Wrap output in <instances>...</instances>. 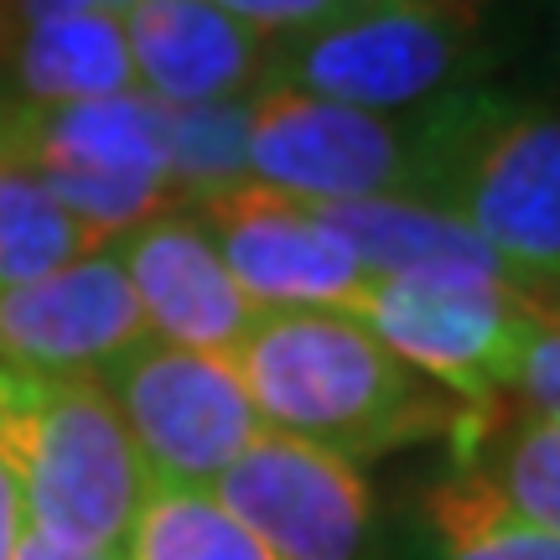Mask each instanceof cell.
Masks as SVG:
<instances>
[{"mask_svg":"<svg viewBox=\"0 0 560 560\" xmlns=\"http://www.w3.org/2000/svg\"><path fill=\"white\" fill-rule=\"evenodd\" d=\"M83 255H94V234L62 213L37 172L0 161V291L32 285Z\"/></svg>","mask_w":560,"mask_h":560,"instance_id":"cell-18","label":"cell"},{"mask_svg":"<svg viewBox=\"0 0 560 560\" xmlns=\"http://www.w3.org/2000/svg\"><path fill=\"white\" fill-rule=\"evenodd\" d=\"M208 5H219L223 16L249 26L255 37H296V32H312L327 16H338L332 0H208Z\"/></svg>","mask_w":560,"mask_h":560,"instance_id":"cell-23","label":"cell"},{"mask_svg":"<svg viewBox=\"0 0 560 560\" xmlns=\"http://www.w3.org/2000/svg\"><path fill=\"white\" fill-rule=\"evenodd\" d=\"M0 161L16 166H104V172H161L166 177V104L151 94L26 109L5 130Z\"/></svg>","mask_w":560,"mask_h":560,"instance_id":"cell-14","label":"cell"},{"mask_svg":"<svg viewBox=\"0 0 560 560\" xmlns=\"http://www.w3.org/2000/svg\"><path fill=\"white\" fill-rule=\"evenodd\" d=\"M249 177L312 208L363 198L420 202L416 130L410 120H384L270 79L249 100Z\"/></svg>","mask_w":560,"mask_h":560,"instance_id":"cell-7","label":"cell"},{"mask_svg":"<svg viewBox=\"0 0 560 560\" xmlns=\"http://www.w3.org/2000/svg\"><path fill=\"white\" fill-rule=\"evenodd\" d=\"M140 338H151L140 301L120 260L104 249L32 285L0 291V363L79 374V369H104Z\"/></svg>","mask_w":560,"mask_h":560,"instance_id":"cell-11","label":"cell"},{"mask_svg":"<svg viewBox=\"0 0 560 560\" xmlns=\"http://www.w3.org/2000/svg\"><path fill=\"white\" fill-rule=\"evenodd\" d=\"M26 535V514H21V493L11 472L0 467V560H16V545Z\"/></svg>","mask_w":560,"mask_h":560,"instance_id":"cell-24","label":"cell"},{"mask_svg":"<svg viewBox=\"0 0 560 560\" xmlns=\"http://www.w3.org/2000/svg\"><path fill=\"white\" fill-rule=\"evenodd\" d=\"M457 467H478L520 520L560 535V420L503 416L482 446Z\"/></svg>","mask_w":560,"mask_h":560,"instance_id":"cell-20","label":"cell"},{"mask_svg":"<svg viewBox=\"0 0 560 560\" xmlns=\"http://www.w3.org/2000/svg\"><path fill=\"white\" fill-rule=\"evenodd\" d=\"M265 425L374 462L416 441L452 436L462 400L400 363L348 312H265L229 353Z\"/></svg>","mask_w":560,"mask_h":560,"instance_id":"cell-1","label":"cell"},{"mask_svg":"<svg viewBox=\"0 0 560 560\" xmlns=\"http://www.w3.org/2000/svg\"><path fill=\"white\" fill-rule=\"evenodd\" d=\"M208 493L276 560H363L374 540V488L359 462L276 425H265Z\"/></svg>","mask_w":560,"mask_h":560,"instance_id":"cell-8","label":"cell"},{"mask_svg":"<svg viewBox=\"0 0 560 560\" xmlns=\"http://www.w3.org/2000/svg\"><path fill=\"white\" fill-rule=\"evenodd\" d=\"M52 11H100V0H26V21L52 16Z\"/></svg>","mask_w":560,"mask_h":560,"instance_id":"cell-27","label":"cell"},{"mask_svg":"<svg viewBox=\"0 0 560 560\" xmlns=\"http://www.w3.org/2000/svg\"><path fill=\"white\" fill-rule=\"evenodd\" d=\"M420 5H436V11H446V16L472 21V26H478V21H482V5H488V0H420Z\"/></svg>","mask_w":560,"mask_h":560,"instance_id":"cell-28","label":"cell"},{"mask_svg":"<svg viewBox=\"0 0 560 560\" xmlns=\"http://www.w3.org/2000/svg\"><path fill=\"white\" fill-rule=\"evenodd\" d=\"M556 58H560V0H556Z\"/></svg>","mask_w":560,"mask_h":560,"instance_id":"cell-30","label":"cell"},{"mask_svg":"<svg viewBox=\"0 0 560 560\" xmlns=\"http://www.w3.org/2000/svg\"><path fill=\"white\" fill-rule=\"evenodd\" d=\"M16 79L32 109L125 94L136 68H130L120 16H109V11H52V16L26 21L16 42Z\"/></svg>","mask_w":560,"mask_h":560,"instance_id":"cell-15","label":"cell"},{"mask_svg":"<svg viewBox=\"0 0 560 560\" xmlns=\"http://www.w3.org/2000/svg\"><path fill=\"white\" fill-rule=\"evenodd\" d=\"M472 21H457L420 0H374L285 37L276 83L369 115L425 109L457 94V83L472 73Z\"/></svg>","mask_w":560,"mask_h":560,"instance_id":"cell-4","label":"cell"},{"mask_svg":"<svg viewBox=\"0 0 560 560\" xmlns=\"http://www.w3.org/2000/svg\"><path fill=\"white\" fill-rule=\"evenodd\" d=\"M115 260L140 301L145 332H156L172 348L229 359L244 332L260 322L198 213H156L136 223L120 240Z\"/></svg>","mask_w":560,"mask_h":560,"instance_id":"cell-10","label":"cell"},{"mask_svg":"<svg viewBox=\"0 0 560 560\" xmlns=\"http://www.w3.org/2000/svg\"><path fill=\"white\" fill-rule=\"evenodd\" d=\"M348 317L462 405H503L520 384L540 296L520 285L369 280Z\"/></svg>","mask_w":560,"mask_h":560,"instance_id":"cell-6","label":"cell"},{"mask_svg":"<svg viewBox=\"0 0 560 560\" xmlns=\"http://www.w3.org/2000/svg\"><path fill=\"white\" fill-rule=\"evenodd\" d=\"M120 32L151 100L219 104L260 73V37L208 0H136Z\"/></svg>","mask_w":560,"mask_h":560,"instance_id":"cell-12","label":"cell"},{"mask_svg":"<svg viewBox=\"0 0 560 560\" xmlns=\"http://www.w3.org/2000/svg\"><path fill=\"white\" fill-rule=\"evenodd\" d=\"M338 11H359V5H374V0H332Z\"/></svg>","mask_w":560,"mask_h":560,"instance_id":"cell-29","label":"cell"},{"mask_svg":"<svg viewBox=\"0 0 560 560\" xmlns=\"http://www.w3.org/2000/svg\"><path fill=\"white\" fill-rule=\"evenodd\" d=\"M104 395L115 400L136 441L140 467L166 488H213L229 462L265 431L229 359L140 338L100 369Z\"/></svg>","mask_w":560,"mask_h":560,"instance_id":"cell-5","label":"cell"},{"mask_svg":"<svg viewBox=\"0 0 560 560\" xmlns=\"http://www.w3.org/2000/svg\"><path fill=\"white\" fill-rule=\"evenodd\" d=\"M58 198L68 219H79L94 244L130 234L136 223L172 213V182L161 172H104V166H26Z\"/></svg>","mask_w":560,"mask_h":560,"instance_id":"cell-21","label":"cell"},{"mask_svg":"<svg viewBox=\"0 0 560 560\" xmlns=\"http://www.w3.org/2000/svg\"><path fill=\"white\" fill-rule=\"evenodd\" d=\"M21 26H26V0H0V58H16Z\"/></svg>","mask_w":560,"mask_h":560,"instance_id":"cell-25","label":"cell"},{"mask_svg":"<svg viewBox=\"0 0 560 560\" xmlns=\"http://www.w3.org/2000/svg\"><path fill=\"white\" fill-rule=\"evenodd\" d=\"M312 208V202H306ZM317 219L359 255L369 280L420 285H514L499 255L446 208L416 198L317 202Z\"/></svg>","mask_w":560,"mask_h":560,"instance_id":"cell-13","label":"cell"},{"mask_svg":"<svg viewBox=\"0 0 560 560\" xmlns=\"http://www.w3.org/2000/svg\"><path fill=\"white\" fill-rule=\"evenodd\" d=\"M166 182L187 202L249 182V104H166Z\"/></svg>","mask_w":560,"mask_h":560,"instance_id":"cell-19","label":"cell"},{"mask_svg":"<svg viewBox=\"0 0 560 560\" xmlns=\"http://www.w3.org/2000/svg\"><path fill=\"white\" fill-rule=\"evenodd\" d=\"M0 467L16 482L26 529L73 556L120 560L151 493L94 369L42 374L0 363Z\"/></svg>","mask_w":560,"mask_h":560,"instance_id":"cell-3","label":"cell"},{"mask_svg":"<svg viewBox=\"0 0 560 560\" xmlns=\"http://www.w3.org/2000/svg\"><path fill=\"white\" fill-rule=\"evenodd\" d=\"M520 410L540 420H560V301H540L535 338L520 363Z\"/></svg>","mask_w":560,"mask_h":560,"instance_id":"cell-22","label":"cell"},{"mask_svg":"<svg viewBox=\"0 0 560 560\" xmlns=\"http://www.w3.org/2000/svg\"><path fill=\"white\" fill-rule=\"evenodd\" d=\"M420 202L457 213L509 280L560 301V109L493 89H457L410 109Z\"/></svg>","mask_w":560,"mask_h":560,"instance_id":"cell-2","label":"cell"},{"mask_svg":"<svg viewBox=\"0 0 560 560\" xmlns=\"http://www.w3.org/2000/svg\"><path fill=\"white\" fill-rule=\"evenodd\" d=\"M431 560H560V535L520 520L478 467H452L425 493Z\"/></svg>","mask_w":560,"mask_h":560,"instance_id":"cell-16","label":"cell"},{"mask_svg":"<svg viewBox=\"0 0 560 560\" xmlns=\"http://www.w3.org/2000/svg\"><path fill=\"white\" fill-rule=\"evenodd\" d=\"M16 560H100V556H73V550H58V545H47L42 535H21V545H16Z\"/></svg>","mask_w":560,"mask_h":560,"instance_id":"cell-26","label":"cell"},{"mask_svg":"<svg viewBox=\"0 0 560 560\" xmlns=\"http://www.w3.org/2000/svg\"><path fill=\"white\" fill-rule=\"evenodd\" d=\"M120 560H276L208 488L151 482Z\"/></svg>","mask_w":560,"mask_h":560,"instance_id":"cell-17","label":"cell"},{"mask_svg":"<svg viewBox=\"0 0 560 560\" xmlns=\"http://www.w3.org/2000/svg\"><path fill=\"white\" fill-rule=\"evenodd\" d=\"M202 229L213 234L234 285L255 312H353L363 296L359 255L317 219V208L285 198L265 182H240L198 202Z\"/></svg>","mask_w":560,"mask_h":560,"instance_id":"cell-9","label":"cell"}]
</instances>
